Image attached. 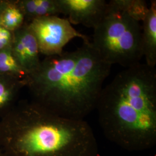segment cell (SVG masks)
I'll use <instances>...</instances> for the list:
<instances>
[{
    "label": "cell",
    "mask_w": 156,
    "mask_h": 156,
    "mask_svg": "<svg viewBox=\"0 0 156 156\" xmlns=\"http://www.w3.org/2000/svg\"><path fill=\"white\" fill-rule=\"evenodd\" d=\"M111 65L91 45L83 42L72 51L45 57L28 76L26 86L33 100L68 119L84 120L95 109Z\"/></svg>",
    "instance_id": "1"
},
{
    "label": "cell",
    "mask_w": 156,
    "mask_h": 156,
    "mask_svg": "<svg viewBox=\"0 0 156 156\" xmlns=\"http://www.w3.org/2000/svg\"><path fill=\"white\" fill-rule=\"evenodd\" d=\"M98 120L108 140L129 151L156 144V72L139 63L126 68L103 87L97 102Z\"/></svg>",
    "instance_id": "2"
},
{
    "label": "cell",
    "mask_w": 156,
    "mask_h": 156,
    "mask_svg": "<svg viewBox=\"0 0 156 156\" xmlns=\"http://www.w3.org/2000/svg\"><path fill=\"white\" fill-rule=\"evenodd\" d=\"M5 156H97L94 134L84 120L68 119L33 100L16 104L0 120Z\"/></svg>",
    "instance_id": "3"
},
{
    "label": "cell",
    "mask_w": 156,
    "mask_h": 156,
    "mask_svg": "<svg viewBox=\"0 0 156 156\" xmlns=\"http://www.w3.org/2000/svg\"><path fill=\"white\" fill-rule=\"evenodd\" d=\"M140 22L129 9L127 0H111L93 28L91 45L111 66L119 64L126 68L136 65L143 57Z\"/></svg>",
    "instance_id": "4"
},
{
    "label": "cell",
    "mask_w": 156,
    "mask_h": 156,
    "mask_svg": "<svg viewBox=\"0 0 156 156\" xmlns=\"http://www.w3.org/2000/svg\"><path fill=\"white\" fill-rule=\"evenodd\" d=\"M28 24L37 41L40 53L46 57L61 54L64 46L75 38L89 41L88 37L76 31L67 19L58 16L36 19Z\"/></svg>",
    "instance_id": "5"
},
{
    "label": "cell",
    "mask_w": 156,
    "mask_h": 156,
    "mask_svg": "<svg viewBox=\"0 0 156 156\" xmlns=\"http://www.w3.org/2000/svg\"><path fill=\"white\" fill-rule=\"evenodd\" d=\"M60 13L71 24L94 28L104 16L108 2L105 0H57Z\"/></svg>",
    "instance_id": "6"
},
{
    "label": "cell",
    "mask_w": 156,
    "mask_h": 156,
    "mask_svg": "<svg viewBox=\"0 0 156 156\" xmlns=\"http://www.w3.org/2000/svg\"><path fill=\"white\" fill-rule=\"evenodd\" d=\"M11 50L17 61L28 75L39 68L41 63L39 47L28 23H25L13 32Z\"/></svg>",
    "instance_id": "7"
},
{
    "label": "cell",
    "mask_w": 156,
    "mask_h": 156,
    "mask_svg": "<svg viewBox=\"0 0 156 156\" xmlns=\"http://www.w3.org/2000/svg\"><path fill=\"white\" fill-rule=\"evenodd\" d=\"M142 24V48L145 64L151 68L156 64V1H151Z\"/></svg>",
    "instance_id": "8"
},
{
    "label": "cell",
    "mask_w": 156,
    "mask_h": 156,
    "mask_svg": "<svg viewBox=\"0 0 156 156\" xmlns=\"http://www.w3.org/2000/svg\"><path fill=\"white\" fill-rule=\"evenodd\" d=\"M25 16V22L61 14L57 0H18Z\"/></svg>",
    "instance_id": "9"
},
{
    "label": "cell",
    "mask_w": 156,
    "mask_h": 156,
    "mask_svg": "<svg viewBox=\"0 0 156 156\" xmlns=\"http://www.w3.org/2000/svg\"><path fill=\"white\" fill-rule=\"evenodd\" d=\"M26 84L25 82L0 75V118L16 105L19 93Z\"/></svg>",
    "instance_id": "10"
},
{
    "label": "cell",
    "mask_w": 156,
    "mask_h": 156,
    "mask_svg": "<svg viewBox=\"0 0 156 156\" xmlns=\"http://www.w3.org/2000/svg\"><path fill=\"white\" fill-rule=\"evenodd\" d=\"M0 75L22 80L27 84L29 75L17 61L11 48L0 51Z\"/></svg>",
    "instance_id": "11"
},
{
    "label": "cell",
    "mask_w": 156,
    "mask_h": 156,
    "mask_svg": "<svg viewBox=\"0 0 156 156\" xmlns=\"http://www.w3.org/2000/svg\"><path fill=\"white\" fill-rule=\"evenodd\" d=\"M25 23V16L18 0H8L0 17V25L14 32Z\"/></svg>",
    "instance_id": "12"
},
{
    "label": "cell",
    "mask_w": 156,
    "mask_h": 156,
    "mask_svg": "<svg viewBox=\"0 0 156 156\" xmlns=\"http://www.w3.org/2000/svg\"><path fill=\"white\" fill-rule=\"evenodd\" d=\"M13 39V32L0 25V51L11 48Z\"/></svg>",
    "instance_id": "13"
},
{
    "label": "cell",
    "mask_w": 156,
    "mask_h": 156,
    "mask_svg": "<svg viewBox=\"0 0 156 156\" xmlns=\"http://www.w3.org/2000/svg\"><path fill=\"white\" fill-rule=\"evenodd\" d=\"M8 0H0V17L1 13L7 4Z\"/></svg>",
    "instance_id": "14"
},
{
    "label": "cell",
    "mask_w": 156,
    "mask_h": 156,
    "mask_svg": "<svg viewBox=\"0 0 156 156\" xmlns=\"http://www.w3.org/2000/svg\"><path fill=\"white\" fill-rule=\"evenodd\" d=\"M0 156H5V154H4V153L1 150H0Z\"/></svg>",
    "instance_id": "15"
}]
</instances>
